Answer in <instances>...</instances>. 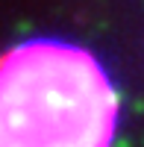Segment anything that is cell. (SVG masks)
Masks as SVG:
<instances>
[{"label":"cell","instance_id":"6da1fadb","mask_svg":"<svg viewBox=\"0 0 144 147\" xmlns=\"http://www.w3.org/2000/svg\"><path fill=\"white\" fill-rule=\"evenodd\" d=\"M118 91L91 50L30 38L0 56V147H112Z\"/></svg>","mask_w":144,"mask_h":147}]
</instances>
